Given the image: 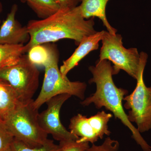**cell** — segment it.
<instances>
[{
	"label": "cell",
	"instance_id": "1",
	"mask_svg": "<svg viewBox=\"0 0 151 151\" xmlns=\"http://www.w3.org/2000/svg\"><path fill=\"white\" fill-rule=\"evenodd\" d=\"M94 18L84 19L78 6L73 9L60 8L46 19L29 21L27 26L30 39L24 45V52L36 45L63 39L73 40L78 45L85 36L97 32Z\"/></svg>",
	"mask_w": 151,
	"mask_h": 151
},
{
	"label": "cell",
	"instance_id": "2",
	"mask_svg": "<svg viewBox=\"0 0 151 151\" xmlns=\"http://www.w3.org/2000/svg\"><path fill=\"white\" fill-rule=\"evenodd\" d=\"M93 77L89 83H95L96 92L81 102V105L87 106L94 104L97 109L104 107L113 113L115 119H119L132 132V137L143 151H151V147L141 136L137 129L129 121L125 113L122 102L128 94V90L118 88L113 79V66L110 61L98 60L95 66L89 67Z\"/></svg>",
	"mask_w": 151,
	"mask_h": 151
},
{
	"label": "cell",
	"instance_id": "3",
	"mask_svg": "<svg viewBox=\"0 0 151 151\" xmlns=\"http://www.w3.org/2000/svg\"><path fill=\"white\" fill-rule=\"evenodd\" d=\"M33 101L20 102L4 122L15 139L29 147H36L45 143L48 134L40 126L38 110L34 106Z\"/></svg>",
	"mask_w": 151,
	"mask_h": 151
},
{
	"label": "cell",
	"instance_id": "4",
	"mask_svg": "<svg viewBox=\"0 0 151 151\" xmlns=\"http://www.w3.org/2000/svg\"><path fill=\"white\" fill-rule=\"evenodd\" d=\"M44 67L45 73L41 90L37 98L33 101L36 109L39 110L49 100L60 94H70L81 100H84L87 87L86 83L70 81L67 77L62 75L58 68L56 52Z\"/></svg>",
	"mask_w": 151,
	"mask_h": 151
},
{
	"label": "cell",
	"instance_id": "5",
	"mask_svg": "<svg viewBox=\"0 0 151 151\" xmlns=\"http://www.w3.org/2000/svg\"><path fill=\"white\" fill-rule=\"evenodd\" d=\"M140 65L136 88L129 95L124 97L125 109L129 110V121L134 122L140 133L147 132L151 129V86L147 87L143 78L144 70L148 59V55L142 52Z\"/></svg>",
	"mask_w": 151,
	"mask_h": 151
},
{
	"label": "cell",
	"instance_id": "6",
	"mask_svg": "<svg viewBox=\"0 0 151 151\" xmlns=\"http://www.w3.org/2000/svg\"><path fill=\"white\" fill-rule=\"evenodd\" d=\"M102 41L99 60L112 62L113 75L122 70L137 79L140 65V55L137 49L125 48L122 35H112L108 31H105Z\"/></svg>",
	"mask_w": 151,
	"mask_h": 151
},
{
	"label": "cell",
	"instance_id": "7",
	"mask_svg": "<svg viewBox=\"0 0 151 151\" xmlns=\"http://www.w3.org/2000/svg\"><path fill=\"white\" fill-rule=\"evenodd\" d=\"M39 75L36 65L29 61L27 55H22L16 64L0 70V78L12 86L23 103L33 100L38 87Z\"/></svg>",
	"mask_w": 151,
	"mask_h": 151
},
{
	"label": "cell",
	"instance_id": "8",
	"mask_svg": "<svg viewBox=\"0 0 151 151\" xmlns=\"http://www.w3.org/2000/svg\"><path fill=\"white\" fill-rule=\"evenodd\" d=\"M113 116L111 113L103 111L89 118L78 114L70 119L69 132L79 138L77 142L94 144L99 139H103L105 135L111 134L108 124Z\"/></svg>",
	"mask_w": 151,
	"mask_h": 151
},
{
	"label": "cell",
	"instance_id": "9",
	"mask_svg": "<svg viewBox=\"0 0 151 151\" xmlns=\"http://www.w3.org/2000/svg\"><path fill=\"white\" fill-rule=\"evenodd\" d=\"M71 97L68 94H61L49 100L46 103L47 108L39 113V124L47 134H50L59 142L77 140L79 138L72 134L63 125L60 118V109L63 104Z\"/></svg>",
	"mask_w": 151,
	"mask_h": 151
},
{
	"label": "cell",
	"instance_id": "10",
	"mask_svg": "<svg viewBox=\"0 0 151 151\" xmlns=\"http://www.w3.org/2000/svg\"><path fill=\"white\" fill-rule=\"evenodd\" d=\"M18 6H12L10 12L0 28V44H23L30 39L27 26L22 27L16 19Z\"/></svg>",
	"mask_w": 151,
	"mask_h": 151
},
{
	"label": "cell",
	"instance_id": "11",
	"mask_svg": "<svg viewBox=\"0 0 151 151\" xmlns=\"http://www.w3.org/2000/svg\"><path fill=\"white\" fill-rule=\"evenodd\" d=\"M105 31L96 32L91 35L85 36L78 44L73 54L63 62L60 70L64 77H67L68 72L90 52L98 49L99 42L103 39Z\"/></svg>",
	"mask_w": 151,
	"mask_h": 151
},
{
	"label": "cell",
	"instance_id": "12",
	"mask_svg": "<svg viewBox=\"0 0 151 151\" xmlns=\"http://www.w3.org/2000/svg\"><path fill=\"white\" fill-rule=\"evenodd\" d=\"M109 0H80L81 14L84 19L98 17L103 22L108 32L115 35L117 30L111 26L106 15V7Z\"/></svg>",
	"mask_w": 151,
	"mask_h": 151
},
{
	"label": "cell",
	"instance_id": "13",
	"mask_svg": "<svg viewBox=\"0 0 151 151\" xmlns=\"http://www.w3.org/2000/svg\"><path fill=\"white\" fill-rule=\"evenodd\" d=\"M19 102L12 86L0 78V119L4 121Z\"/></svg>",
	"mask_w": 151,
	"mask_h": 151
},
{
	"label": "cell",
	"instance_id": "14",
	"mask_svg": "<svg viewBox=\"0 0 151 151\" xmlns=\"http://www.w3.org/2000/svg\"><path fill=\"white\" fill-rule=\"evenodd\" d=\"M24 53L23 44H0V70L16 64Z\"/></svg>",
	"mask_w": 151,
	"mask_h": 151
},
{
	"label": "cell",
	"instance_id": "15",
	"mask_svg": "<svg viewBox=\"0 0 151 151\" xmlns=\"http://www.w3.org/2000/svg\"><path fill=\"white\" fill-rule=\"evenodd\" d=\"M25 1L42 19L51 16L60 9L55 0H25Z\"/></svg>",
	"mask_w": 151,
	"mask_h": 151
},
{
	"label": "cell",
	"instance_id": "16",
	"mask_svg": "<svg viewBox=\"0 0 151 151\" xmlns=\"http://www.w3.org/2000/svg\"><path fill=\"white\" fill-rule=\"evenodd\" d=\"M56 52L54 49L43 44L37 45L31 47L28 52L29 61L36 65L45 66Z\"/></svg>",
	"mask_w": 151,
	"mask_h": 151
},
{
	"label": "cell",
	"instance_id": "17",
	"mask_svg": "<svg viewBox=\"0 0 151 151\" xmlns=\"http://www.w3.org/2000/svg\"><path fill=\"white\" fill-rule=\"evenodd\" d=\"M15 151H62L60 145H56L52 140L48 139L41 146L32 147L14 139L12 145Z\"/></svg>",
	"mask_w": 151,
	"mask_h": 151
},
{
	"label": "cell",
	"instance_id": "18",
	"mask_svg": "<svg viewBox=\"0 0 151 151\" xmlns=\"http://www.w3.org/2000/svg\"><path fill=\"white\" fill-rule=\"evenodd\" d=\"M14 138L4 121L0 119V151H6L12 146Z\"/></svg>",
	"mask_w": 151,
	"mask_h": 151
},
{
	"label": "cell",
	"instance_id": "19",
	"mask_svg": "<svg viewBox=\"0 0 151 151\" xmlns=\"http://www.w3.org/2000/svg\"><path fill=\"white\" fill-rule=\"evenodd\" d=\"M119 142L108 137L102 145L97 146L92 144V146L85 151H119Z\"/></svg>",
	"mask_w": 151,
	"mask_h": 151
},
{
	"label": "cell",
	"instance_id": "20",
	"mask_svg": "<svg viewBox=\"0 0 151 151\" xmlns=\"http://www.w3.org/2000/svg\"><path fill=\"white\" fill-rule=\"evenodd\" d=\"M76 141L59 142V145L62 148V151H85L89 147V143H78Z\"/></svg>",
	"mask_w": 151,
	"mask_h": 151
},
{
	"label": "cell",
	"instance_id": "21",
	"mask_svg": "<svg viewBox=\"0 0 151 151\" xmlns=\"http://www.w3.org/2000/svg\"><path fill=\"white\" fill-rule=\"evenodd\" d=\"M60 8L73 9L78 6L80 0H55Z\"/></svg>",
	"mask_w": 151,
	"mask_h": 151
},
{
	"label": "cell",
	"instance_id": "22",
	"mask_svg": "<svg viewBox=\"0 0 151 151\" xmlns=\"http://www.w3.org/2000/svg\"><path fill=\"white\" fill-rule=\"evenodd\" d=\"M6 151H15L14 150L13 147L12 146V145L11 147H10Z\"/></svg>",
	"mask_w": 151,
	"mask_h": 151
},
{
	"label": "cell",
	"instance_id": "23",
	"mask_svg": "<svg viewBox=\"0 0 151 151\" xmlns=\"http://www.w3.org/2000/svg\"><path fill=\"white\" fill-rule=\"evenodd\" d=\"M2 9V6L1 4V2H0V13H1V12ZM0 23H1V20H0Z\"/></svg>",
	"mask_w": 151,
	"mask_h": 151
},
{
	"label": "cell",
	"instance_id": "24",
	"mask_svg": "<svg viewBox=\"0 0 151 151\" xmlns=\"http://www.w3.org/2000/svg\"><path fill=\"white\" fill-rule=\"evenodd\" d=\"M23 3L26 2L25 0H20Z\"/></svg>",
	"mask_w": 151,
	"mask_h": 151
}]
</instances>
